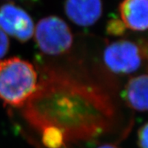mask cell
Wrapping results in <instances>:
<instances>
[{
  "instance_id": "1",
  "label": "cell",
  "mask_w": 148,
  "mask_h": 148,
  "mask_svg": "<svg viewBox=\"0 0 148 148\" xmlns=\"http://www.w3.org/2000/svg\"><path fill=\"white\" fill-rule=\"evenodd\" d=\"M37 77L34 66L24 59L0 60V100L13 107L23 106L36 90Z\"/></svg>"
},
{
  "instance_id": "2",
  "label": "cell",
  "mask_w": 148,
  "mask_h": 148,
  "mask_svg": "<svg viewBox=\"0 0 148 148\" xmlns=\"http://www.w3.org/2000/svg\"><path fill=\"white\" fill-rule=\"evenodd\" d=\"M35 40L43 53L57 56L67 53L73 43L72 31L62 18L57 16H45L35 27Z\"/></svg>"
},
{
  "instance_id": "3",
  "label": "cell",
  "mask_w": 148,
  "mask_h": 148,
  "mask_svg": "<svg viewBox=\"0 0 148 148\" xmlns=\"http://www.w3.org/2000/svg\"><path fill=\"white\" fill-rule=\"evenodd\" d=\"M146 54L142 45L128 40H119L105 48L103 60L113 73L130 74L140 69Z\"/></svg>"
},
{
  "instance_id": "4",
  "label": "cell",
  "mask_w": 148,
  "mask_h": 148,
  "mask_svg": "<svg viewBox=\"0 0 148 148\" xmlns=\"http://www.w3.org/2000/svg\"><path fill=\"white\" fill-rule=\"evenodd\" d=\"M0 29L20 42H27L34 35L35 25L24 9L13 3L0 7Z\"/></svg>"
},
{
  "instance_id": "5",
  "label": "cell",
  "mask_w": 148,
  "mask_h": 148,
  "mask_svg": "<svg viewBox=\"0 0 148 148\" xmlns=\"http://www.w3.org/2000/svg\"><path fill=\"white\" fill-rule=\"evenodd\" d=\"M64 7L69 20L79 27L94 25L103 12L102 0H65Z\"/></svg>"
},
{
  "instance_id": "6",
  "label": "cell",
  "mask_w": 148,
  "mask_h": 148,
  "mask_svg": "<svg viewBox=\"0 0 148 148\" xmlns=\"http://www.w3.org/2000/svg\"><path fill=\"white\" fill-rule=\"evenodd\" d=\"M120 20L126 28L145 32L148 25V0H123L119 7Z\"/></svg>"
},
{
  "instance_id": "7",
  "label": "cell",
  "mask_w": 148,
  "mask_h": 148,
  "mask_svg": "<svg viewBox=\"0 0 148 148\" xmlns=\"http://www.w3.org/2000/svg\"><path fill=\"white\" fill-rule=\"evenodd\" d=\"M147 75L132 77L124 87L123 97L131 109L138 112L147 110Z\"/></svg>"
},
{
  "instance_id": "8",
  "label": "cell",
  "mask_w": 148,
  "mask_h": 148,
  "mask_svg": "<svg viewBox=\"0 0 148 148\" xmlns=\"http://www.w3.org/2000/svg\"><path fill=\"white\" fill-rule=\"evenodd\" d=\"M63 132L54 127L45 130L43 135V143L49 148H59L63 144Z\"/></svg>"
},
{
  "instance_id": "9",
  "label": "cell",
  "mask_w": 148,
  "mask_h": 148,
  "mask_svg": "<svg viewBox=\"0 0 148 148\" xmlns=\"http://www.w3.org/2000/svg\"><path fill=\"white\" fill-rule=\"evenodd\" d=\"M126 27L123 25L121 20L114 18L108 22L106 30L110 35L113 36H121L125 32Z\"/></svg>"
},
{
  "instance_id": "10",
  "label": "cell",
  "mask_w": 148,
  "mask_h": 148,
  "mask_svg": "<svg viewBox=\"0 0 148 148\" xmlns=\"http://www.w3.org/2000/svg\"><path fill=\"white\" fill-rule=\"evenodd\" d=\"M148 124L146 123L138 132V144L139 148H147Z\"/></svg>"
},
{
  "instance_id": "11",
  "label": "cell",
  "mask_w": 148,
  "mask_h": 148,
  "mask_svg": "<svg viewBox=\"0 0 148 148\" xmlns=\"http://www.w3.org/2000/svg\"><path fill=\"white\" fill-rule=\"evenodd\" d=\"M9 45H10V42L8 35H6L0 29V58H2L7 54L9 49Z\"/></svg>"
},
{
  "instance_id": "12",
  "label": "cell",
  "mask_w": 148,
  "mask_h": 148,
  "mask_svg": "<svg viewBox=\"0 0 148 148\" xmlns=\"http://www.w3.org/2000/svg\"><path fill=\"white\" fill-rule=\"evenodd\" d=\"M97 148H119V147H117L116 145L114 144H110V143H106V144H103L100 146L99 147Z\"/></svg>"
}]
</instances>
